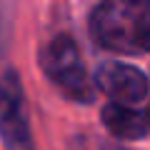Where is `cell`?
Listing matches in <instances>:
<instances>
[{"mask_svg": "<svg viewBox=\"0 0 150 150\" xmlns=\"http://www.w3.org/2000/svg\"><path fill=\"white\" fill-rule=\"evenodd\" d=\"M90 33L100 48L115 53H150V3L110 0L93 10Z\"/></svg>", "mask_w": 150, "mask_h": 150, "instance_id": "obj_1", "label": "cell"}, {"mask_svg": "<svg viewBox=\"0 0 150 150\" xmlns=\"http://www.w3.org/2000/svg\"><path fill=\"white\" fill-rule=\"evenodd\" d=\"M43 70L50 80L75 103H93L95 88L88 78L80 50L70 35H58L43 50Z\"/></svg>", "mask_w": 150, "mask_h": 150, "instance_id": "obj_2", "label": "cell"}, {"mask_svg": "<svg viewBox=\"0 0 150 150\" xmlns=\"http://www.w3.org/2000/svg\"><path fill=\"white\" fill-rule=\"evenodd\" d=\"M0 135L8 150H33L25 93L15 70H8L0 78Z\"/></svg>", "mask_w": 150, "mask_h": 150, "instance_id": "obj_3", "label": "cell"}, {"mask_svg": "<svg viewBox=\"0 0 150 150\" xmlns=\"http://www.w3.org/2000/svg\"><path fill=\"white\" fill-rule=\"evenodd\" d=\"M95 88L103 90L115 105H138L148 98L150 93V80L140 68L128 63H108L98 65L95 70Z\"/></svg>", "mask_w": 150, "mask_h": 150, "instance_id": "obj_4", "label": "cell"}, {"mask_svg": "<svg viewBox=\"0 0 150 150\" xmlns=\"http://www.w3.org/2000/svg\"><path fill=\"white\" fill-rule=\"evenodd\" d=\"M100 118H103V125L120 140H140L150 133L145 112L135 110L130 105H115V103H110V105L103 108Z\"/></svg>", "mask_w": 150, "mask_h": 150, "instance_id": "obj_5", "label": "cell"}, {"mask_svg": "<svg viewBox=\"0 0 150 150\" xmlns=\"http://www.w3.org/2000/svg\"><path fill=\"white\" fill-rule=\"evenodd\" d=\"M145 118H148V125H150V105H148V112H145Z\"/></svg>", "mask_w": 150, "mask_h": 150, "instance_id": "obj_6", "label": "cell"}]
</instances>
